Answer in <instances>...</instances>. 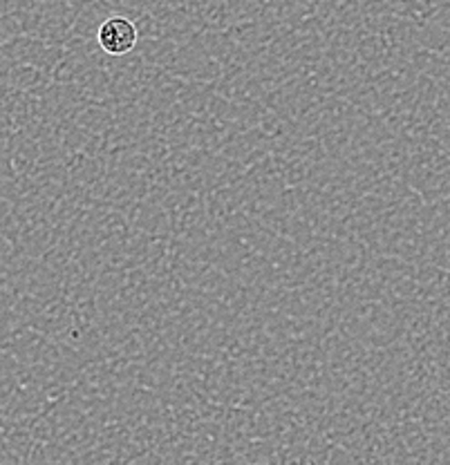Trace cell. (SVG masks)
<instances>
[{
    "label": "cell",
    "mask_w": 450,
    "mask_h": 465,
    "mask_svg": "<svg viewBox=\"0 0 450 465\" xmlns=\"http://www.w3.org/2000/svg\"><path fill=\"white\" fill-rule=\"evenodd\" d=\"M96 41H99L101 50H104L105 54H130L139 41L137 25L125 16H110L101 23L99 32H96Z\"/></svg>",
    "instance_id": "1"
}]
</instances>
